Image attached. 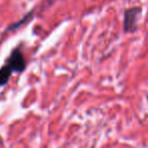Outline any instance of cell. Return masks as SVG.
I'll list each match as a JSON object with an SVG mask.
<instances>
[{
    "mask_svg": "<svg viewBox=\"0 0 148 148\" xmlns=\"http://www.w3.org/2000/svg\"><path fill=\"white\" fill-rule=\"evenodd\" d=\"M142 9L140 7H132L128 8L124 12V23L123 29L125 33H134L137 29L138 16L141 13Z\"/></svg>",
    "mask_w": 148,
    "mask_h": 148,
    "instance_id": "6da1fadb",
    "label": "cell"
},
{
    "mask_svg": "<svg viewBox=\"0 0 148 148\" xmlns=\"http://www.w3.org/2000/svg\"><path fill=\"white\" fill-rule=\"evenodd\" d=\"M6 64H8L9 67L12 69L13 72L21 73V72L25 71L27 62H25V58L23 56V52L16 48L9 55L8 59L6 61Z\"/></svg>",
    "mask_w": 148,
    "mask_h": 148,
    "instance_id": "7a4b0ae2",
    "label": "cell"
},
{
    "mask_svg": "<svg viewBox=\"0 0 148 148\" xmlns=\"http://www.w3.org/2000/svg\"><path fill=\"white\" fill-rule=\"evenodd\" d=\"M12 72V69L6 63L0 68V86H4V85H6L8 83Z\"/></svg>",
    "mask_w": 148,
    "mask_h": 148,
    "instance_id": "3957f363",
    "label": "cell"
}]
</instances>
